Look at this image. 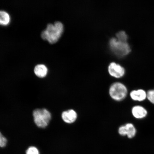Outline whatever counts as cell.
I'll return each instance as SVG.
<instances>
[{
	"label": "cell",
	"mask_w": 154,
	"mask_h": 154,
	"mask_svg": "<svg viewBox=\"0 0 154 154\" xmlns=\"http://www.w3.org/2000/svg\"><path fill=\"white\" fill-rule=\"evenodd\" d=\"M63 31L62 23L57 21L54 24L49 23L47 25V28L41 32V37L44 40H47L50 43H54L59 40Z\"/></svg>",
	"instance_id": "cell-1"
},
{
	"label": "cell",
	"mask_w": 154,
	"mask_h": 154,
	"mask_svg": "<svg viewBox=\"0 0 154 154\" xmlns=\"http://www.w3.org/2000/svg\"><path fill=\"white\" fill-rule=\"evenodd\" d=\"M109 92L112 99L119 102L123 100L126 97L128 90L124 84L120 82H116L110 86Z\"/></svg>",
	"instance_id": "cell-2"
},
{
	"label": "cell",
	"mask_w": 154,
	"mask_h": 154,
	"mask_svg": "<svg viewBox=\"0 0 154 154\" xmlns=\"http://www.w3.org/2000/svg\"><path fill=\"white\" fill-rule=\"evenodd\" d=\"M32 114L35 123L39 128H46L51 120V113L45 109H35Z\"/></svg>",
	"instance_id": "cell-3"
},
{
	"label": "cell",
	"mask_w": 154,
	"mask_h": 154,
	"mask_svg": "<svg viewBox=\"0 0 154 154\" xmlns=\"http://www.w3.org/2000/svg\"><path fill=\"white\" fill-rule=\"evenodd\" d=\"M109 45L112 51L119 57L128 55L131 51L130 46L127 42L121 41L115 38H111Z\"/></svg>",
	"instance_id": "cell-4"
},
{
	"label": "cell",
	"mask_w": 154,
	"mask_h": 154,
	"mask_svg": "<svg viewBox=\"0 0 154 154\" xmlns=\"http://www.w3.org/2000/svg\"><path fill=\"white\" fill-rule=\"evenodd\" d=\"M109 74L115 78H120L124 75L125 69L121 65L115 62L111 63L108 67Z\"/></svg>",
	"instance_id": "cell-5"
},
{
	"label": "cell",
	"mask_w": 154,
	"mask_h": 154,
	"mask_svg": "<svg viewBox=\"0 0 154 154\" xmlns=\"http://www.w3.org/2000/svg\"><path fill=\"white\" fill-rule=\"evenodd\" d=\"M78 117V113L73 109H69L63 111L61 114L62 120L67 124H72L75 122Z\"/></svg>",
	"instance_id": "cell-6"
},
{
	"label": "cell",
	"mask_w": 154,
	"mask_h": 154,
	"mask_svg": "<svg viewBox=\"0 0 154 154\" xmlns=\"http://www.w3.org/2000/svg\"><path fill=\"white\" fill-rule=\"evenodd\" d=\"M132 113L134 118L137 119H142L147 115V111L141 106H134L132 109Z\"/></svg>",
	"instance_id": "cell-7"
},
{
	"label": "cell",
	"mask_w": 154,
	"mask_h": 154,
	"mask_svg": "<svg viewBox=\"0 0 154 154\" xmlns=\"http://www.w3.org/2000/svg\"><path fill=\"white\" fill-rule=\"evenodd\" d=\"M130 96L133 100L142 101L147 98V94L143 89L134 90L131 92Z\"/></svg>",
	"instance_id": "cell-8"
},
{
	"label": "cell",
	"mask_w": 154,
	"mask_h": 154,
	"mask_svg": "<svg viewBox=\"0 0 154 154\" xmlns=\"http://www.w3.org/2000/svg\"><path fill=\"white\" fill-rule=\"evenodd\" d=\"M48 72L47 66L43 64H39L36 65L34 69L35 74L38 77L43 78L47 75Z\"/></svg>",
	"instance_id": "cell-9"
},
{
	"label": "cell",
	"mask_w": 154,
	"mask_h": 154,
	"mask_svg": "<svg viewBox=\"0 0 154 154\" xmlns=\"http://www.w3.org/2000/svg\"><path fill=\"white\" fill-rule=\"evenodd\" d=\"M125 125L126 129V136L129 138H134L136 134V130L134 125L129 123Z\"/></svg>",
	"instance_id": "cell-10"
},
{
	"label": "cell",
	"mask_w": 154,
	"mask_h": 154,
	"mask_svg": "<svg viewBox=\"0 0 154 154\" xmlns=\"http://www.w3.org/2000/svg\"><path fill=\"white\" fill-rule=\"evenodd\" d=\"M10 20V16L7 11H0V25L6 26L9 23Z\"/></svg>",
	"instance_id": "cell-11"
},
{
	"label": "cell",
	"mask_w": 154,
	"mask_h": 154,
	"mask_svg": "<svg viewBox=\"0 0 154 154\" xmlns=\"http://www.w3.org/2000/svg\"><path fill=\"white\" fill-rule=\"evenodd\" d=\"M116 36L117 39L121 41L126 42L128 39V36L126 32L124 31H121L117 32Z\"/></svg>",
	"instance_id": "cell-12"
},
{
	"label": "cell",
	"mask_w": 154,
	"mask_h": 154,
	"mask_svg": "<svg viewBox=\"0 0 154 154\" xmlns=\"http://www.w3.org/2000/svg\"><path fill=\"white\" fill-rule=\"evenodd\" d=\"M147 94V99L151 103L154 104V90H149Z\"/></svg>",
	"instance_id": "cell-13"
},
{
	"label": "cell",
	"mask_w": 154,
	"mask_h": 154,
	"mask_svg": "<svg viewBox=\"0 0 154 154\" xmlns=\"http://www.w3.org/2000/svg\"><path fill=\"white\" fill-rule=\"evenodd\" d=\"M26 154H39V153L37 148L34 147H31L27 150Z\"/></svg>",
	"instance_id": "cell-14"
},
{
	"label": "cell",
	"mask_w": 154,
	"mask_h": 154,
	"mask_svg": "<svg viewBox=\"0 0 154 154\" xmlns=\"http://www.w3.org/2000/svg\"><path fill=\"white\" fill-rule=\"evenodd\" d=\"M118 133L121 136H126V129L125 125H122L119 127Z\"/></svg>",
	"instance_id": "cell-15"
},
{
	"label": "cell",
	"mask_w": 154,
	"mask_h": 154,
	"mask_svg": "<svg viewBox=\"0 0 154 154\" xmlns=\"http://www.w3.org/2000/svg\"><path fill=\"white\" fill-rule=\"evenodd\" d=\"M3 135H2V134H1V133L0 132V141H1V138L2 137V136Z\"/></svg>",
	"instance_id": "cell-16"
},
{
	"label": "cell",
	"mask_w": 154,
	"mask_h": 154,
	"mask_svg": "<svg viewBox=\"0 0 154 154\" xmlns=\"http://www.w3.org/2000/svg\"></svg>",
	"instance_id": "cell-17"
}]
</instances>
